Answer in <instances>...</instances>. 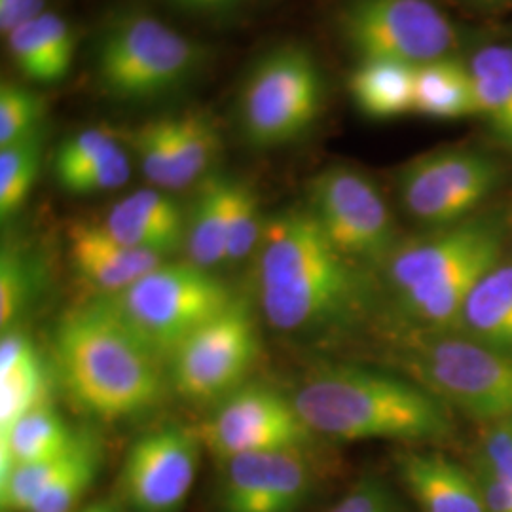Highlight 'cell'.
Returning <instances> with one entry per match:
<instances>
[{"mask_svg": "<svg viewBox=\"0 0 512 512\" xmlns=\"http://www.w3.org/2000/svg\"><path fill=\"white\" fill-rule=\"evenodd\" d=\"M8 52L25 78L54 84L71 73L76 38L65 19L46 12L8 35Z\"/></svg>", "mask_w": 512, "mask_h": 512, "instance_id": "20", "label": "cell"}, {"mask_svg": "<svg viewBox=\"0 0 512 512\" xmlns=\"http://www.w3.org/2000/svg\"><path fill=\"white\" fill-rule=\"evenodd\" d=\"M74 272L103 296L126 291L164 264V256L139 251L112 238L103 224L74 222L67 230Z\"/></svg>", "mask_w": 512, "mask_h": 512, "instance_id": "16", "label": "cell"}, {"mask_svg": "<svg viewBox=\"0 0 512 512\" xmlns=\"http://www.w3.org/2000/svg\"><path fill=\"white\" fill-rule=\"evenodd\" d=\"M505 184V165L478 147L437 148L404 164L397 194L406 215L427 230L454 226L490 209Z\"/></svg>", "mask_w": 512, "mask_h": 512, "instance_id": "9", "label": "cell"}, {"mask_svg": "<svg viewBox=\"0 0 512 512\" xmlns=\"http://www.w3.org/2000/svg\"><path fill=\"white\" fill-rule=\"evenodd\" d=\"M55 353L74 403L92 416L124 420L164 397V359L135 334L107 296L59 321Z\"/></svg>", "mask_w": 512, "mask_h": 512, "instance_id": "4", "label": "cell"}, {"mask_svg": "<svg viewBox=\"0 0 512 512\" xmlns=\"http://www.w3.org/2000/svg\"><path fill=\"white\" fill-rule=\"evenodd\" d=\"M200 435L222 463L243 454L308 450L317 439L296 412L293 399L258 385L232 393Z\"/></svg>", "mask_w": 512, "mask_h": 512, "instance_id": "13", "label": "cell"}, {"mask_svg": "<svg viewBox=\"0 0 512 512\" xmlns=\"http://www.w3.org/2000/svg\"><path fill=\"white\" fill-rule=\"evenodd\" d=\"M207 48L145 12H118L95 44V74L103 92L148 101L179 92L202 73Z\"/></svg>", "mask_w": 512, "mask_h": 512, "instance_id": "6", "label": "cell"}, {"mask_svg": "<svg viewBox=\"0 0 512 512\" xmlns=\"http://www.w3.org/2000/svg\"><path fill=\"white\" fill-rule=\"evenodd\" d=\"M509 224H511V236H512V207L509 209Z\"/></svg>", "mask_w": 512, "mask_h": 512, "instance_id": "41", "label": "cell"}, {"mask_svg": "<svg viewBox=\"0 0 512 512\" xmlns=\"http://www.w3.org/2000/svg\"><path fill=\"white\" fill-rule=\"evenodd\" d=\"M329 512H404V509L382 478L365 476Z\"/></svg>", "mask_w": 512, "mask_h": 512, "instance_id": "36", "label": "cell"}, {"mask_svg": "<svg viewBox=\"0 0 512 512\" xmlns=\"http://www.w3.org/2000/svg\"><path fill=\"white\" fill-rule=\"evenodd\" d=\"M397 471L421 512H488L469 465L439 452H404Z\"/></svg>", "mask_w": 512, "mask_h": 512, "instance_id": "18", "label": "cell"}, {"mask_svg": "<svg viewBox=\"0 0 512 512\" xmlns=\"http://www.w3.org/2000/svg\"><path fill=\"white\" fill-rule=\"evenodd\" d=\"M179 10L202 18H228L245 10L253 0H167Z\"/></svg>", "mask_w": 512, "mask_h": 512, "instance_id": "38", "label": "cell"}, {"mask_svg": "<svg viewBox=\"0 0 512 512\" xmlns=\"http://www.w3.org/2000/svg\"><path fill=\"white\" fill-rule=\"evenodd\" d=\"M315 437L442 442L456 433L454 412L399 372L361 365H323L293 397Z\"/></svg>", "mask_w": 512, "mask_h": 512, "instance_id": "3", "label": "cell"}, {"mask_svg": "<svg viewBox=\"0 0 512 512\" xmlns=\"http://www.w3.org/2000/svg\"><path fill=\"white\" fill-rule=\"evenodd\" d=\"M99 442L78 433L71 458L54 482L38 495L29 512H73L76 503L92 488L99 473Z\"/></svg>", "mask_w": 512, "mask_h": 512, "instance_id": "28", "label": "cell"}, {"mask_svg": "<svg viewBox=\"0 0 512 512\" xmlns=\"http://www.w3.org/2000/svg\"><path fill=\"white\" fill-rule=\"evenodd\" d=\"M80 512H122L120 511V507H116L114 503H95L92 507H88V509H84V511Z\"/></svg>", "mask_w": 512, "mask_h": 512, "instance_id": "40", "label": "cell"}, {"mask_svg": "<svg viewBox=\"0 0 512 512\" xmlns=\"http://www.w3.org/2000/svg\"><path fill=\"white\" fill-rule=\"evenodd\" d=\"M135 334L165 363L173 351L236 298L209 270L160 264L126 291L107 296Z\"/></svg>", "mask_w": 512, "mask_h": 512, "instance_id": "7", "label": "cell"}, {"mask_svg": "<svg viewBox=\"0 0 512 512\" xmlns=\"http://www.w3.org/2000/svg\"><path fill=\"white\" fill-rule=\"evenodd\" d=\"M122 147L120 137L105 128H88L67 137L55 152V179L61 188L69 190L82 175L95 165L105 162Z\"/></svg>", "mask_w": 512, "mask_h": 512, "instance_id": "30", "label": "cell"}, {"mask_svg": "<svg viewBox=\"0 0 512 512\" xmlns=\"http://www.w3.org/2000/svg\"><path fill=\"white\" fill-rule=\"evenodd\" d=\"M509 211L486 209L454 226L403 239L378 272L384 325L442 332L454 327L476 279L509 251Z\"/></svg>", "mask_w": 512, "mask_h": 512, "instance_id": "2", "label": "cell"}, {"mask_svg": "<svg viewBox=\"0 0 512 512\" xmlns=\"http://www.w3.org/2000/svg\"><path fill=\"white\" fill-rule=\"evenodd\" d=\"M313 488L308 450L243 454L224 461L219 512H298Z\"/></svg>", "mask_w": 512, "mask_h": 512, "instance_id": "15", "label": "cell"}, {"mask_svg": "<svg viewBox=\"0 0 512 512\" xmlns=\"http://www.w3.org/2000/svg\"><path fill=\"white\" fill-rule=\"evenodd\" d=\"M46 14V0H0V29L8 37Z\"/></svg>", "mask_w": 512, "mask_h": 512, "instance_id": "37", "label": "cell"}, {"mask_svg": "<svg viewBox=\"0 0 512 512\" xmlns=\"http://www.w3.org/2000/svg\"><path fill=\"white\" fill-rule=\"evenodd\" d=\"M385 357L452 412L482 425L512 418V355L454 330L384 325Z\"/></svg>", "mask_w": 512, "mask_h": 512, "instance_id": "5", "label": "cell"}, {"mask_svg": "<svg viewBox=\"0 0 512 512\" xmlns=\"http://www.w3.org/2000/svg\"><path fill=\"white\" fill-rule=\"evenodd\" d=\"M308 211L342 255L372 274L403 241L380 186L349 165H330L311 179Z\"/></svg>", "mask_w": 512, "mask_h": 512, "instance_id": "10", "label": "cell"}, {"mask_svg": "<svg viewBox=\"0 0 512 512\" xmlns=\"http://www.w3.org/2000/svg\"><path fill=\"white\" fill-rule=\"evenodd\" d=\"M46 372L37 349L18 365L0 372V435L38 404L46 403Z\"/></svg>", "mask_w": 512, "mask_h": 512, "instance_id": "29", "label": "cell"}, {"mask_svg": "<svg viewBox=\"0 0 512 512\" xmlns=\"http://www.w3.org/2000/svg\"><path fill=\"white\" fill-rule=\"evenodd\" d=\"M469 463L484 469L512 490V418L480 427Z\"/></svg>", "mask_w": 512, "mask_h": 512, "instance_id": "35", "label": "cell"}, {"mask_svg": "<svg viewBox=\"0 0 512 512\" xmlns=\"http://www.w3.org/2000/svg\"><path fill=\"white\" fill-rule=\"evenodd\" d=\"M260 353L255 317L245 300L234 298L169 357L171 380L188 401L232 395L253 370Z\"/></svg>", "mask_w": 512, "mask_h": 512, "instance_id": "12", "label": "cell"}, {"mask_svg": "<svg viewBox=\"0 0 512 512\" xmlns=\"http://www.w3.org/2000/svg\"><path fill=\"white\" fill-rule=\"evenodd\" d=\"M475 82L478 118L512 152V42H492L467 57Z\"/></svg>", "mask_w": 512, "mask_h": 512, "instance_id": "23", "label": "cell"}, {"mask_svg": "<svg viewBox=\"0 0 512 512\" xmlns=\"http://www.w3.org/2000/svg\"><path fill=\"white\" fill-rule=\"evenodd\" d=\"M44 128L19 139L8 147H0V215L2 220L14 217L27 202L44 154Z\"/></svg>", "mask_w": 512, "mask_h": 512, "instance_id": "27", "label": "cell"}, {"mask_svg": "<svg viewBox=\"0 0 512 512\" xmlns=\"http://www.w3.org/2000/svg\"><path fill=\"white\" fill-rule=\"evenodd\" d=\"M101 224L120 243L164 258L186 243L183 209L164 190L145 188L129 194L110 207Z\"/></svg>", "mask_w": 512, "mask_h": 512, "instance_id": "17", "label": "cell"}, {"mask_svg": "<svg viewBox=\"0 0 512 512\" xmlns=\"http://www.w3.org/2000/svg\"><path fill=\"white\" fill-rule=\"evenodd\" d=\"M76 433L52 404L42 403L0 435V484L12 471L40 459L54 458L73 446Z\"/></svg>", "mask_w": 512, "mask_h": 512, "instance_id": "24", "label": "cell"}, {"mask_svg": "<svg viewBox=\"0 0 512 512\" xmlns=\"http://www.w3.org/2000/svg\"><path fill=\"white\" fill-rule=\"evenodd\" d=\"M260 205L249 184L228 177V234L226 262H239L258 249L264 232Z\"/></svg>", "mask_w": 512, "mask_h": 512, "instance_id": "31", "label": "cell"}, {"mask_svg": "<svg viewBox=\"0 0 512 512\" xmlns=\"http://www.w3.org/2000/svg\"><path fill=\"white\" fill-rule=\"evenodd\" d=\"M258 302L279 332L348 330L380 304L378 275L342 255L308 207L264 224L256 256Z\"/></svg>", "mask_w": 512, "mask_h": 512, "instance_id": "1", "label": "cell"}, {"mask_svg": "<svg viewBox=\"0 0 512 512\" xmlns=\"http://www.w3.org/2000/svg\"><path fill=\"white\" fill-rule=\"evenodd\" d=\"M323 73L300 46H279L262 55L239 95V126L258 148L281 147L302 137L323 109Z\"/></svg>", "mask_w": 512, "mask_h": 512, "instance_id": "8", "label": "cell"}, {"mask_svg": "<svg viewBox=\"0 0 512 512\" xmlns=\"http://www.w3.org/2000/svg\"><path fill=\"white\" fill-rule=\"evenodd\" d=\"M414 114L437 122L478 118L475 82L467 57L446 55L416 67Z\"/></svg>", "mask_w": 512, "mask_h": 512, "instance_id": "21", "label": "cell"}, {"mask_svg": "<svg viewBox=\"0 0 512 512\" xmlns=\"http://www.w3.org/2000/svg\"><path fill=\"white\" fill-rule=\"evenodd\" d=\"M78 437V435H76ZM76 442V439H74ZM73 446L54 458L40 459L18 465L12 475L0 484V503L4 512H29L38 495L42 494L71 458Z\"/></svg>", "mask_w": 512, "mask_h": 512, "instance_id": "32", "label": "cell"}, {"mask_svg": "<svg viewBox=\"0 0 512 512\" xmlns=\"http://www.w3.org/2000/svg\"><path fill=\"white\" fill-rule=\"evenodd\" d=\"M228 234V177L209 175L203 179L190 217L186 219V249L190 262L211 270L226 262Z\"/></svg>", "mask_w": 512, "mask_h": 512, "instance_id": "26", "label": "cell"}, {"mask_svg": "<svg viewBox=\"0 0 512 512\" xmlns=\"http://www.w3.org/2000/svg\"><path fill=\"white\" fill-rule=\"evenodd\" d=\"M165 128L171 147L173 190H183L209 177L207 173L222 148L215 122L202 110H186L177 116H165Z\"/></svg>", "mask_w": 512, "mask_h": 512, "instance_id": "25", "label": "cell"}, {"mask_svg": "<svg viewBox=\"0 0 512 512\" xmlns=\"http://www.w3.org/2000/svg\"><path fill=\"white\" fill-rule=\"evenodd\" d=\"M202 435L165 425L135 440L124 459L120 490L133 512H181L202 454Z\"/></svg>", "mask_w": 512, "mask_h": 512, "instance_id": "14", "label": "cell"}, {"mask_svg": "<svg viewBox=\"0 0 512 512\" xmlns=\"http://www.w3.org/2000/svg\"><path fill=\"white\" fill-rule=\"evenodd\" d=\"M414 74L416 67L397 61L361 59L349 74L351 99L372 120L414 114Z\"/></svg>", "mask_w": 512, "mask_h": 512, "instance_id": "22", "label": "cell"}, {"mask_svg": "<svg viewBox=\"0 0 512 512\" xmlns=\"http://www.w3.org/2000/svg\"><path fill=\"white\" fill-rule=\"evenodd\" d=\"M338 25L357 59L410 67L458 54L459 31L435 0H348Z\"/></svg>", "mask_w": 512, "mask_h": 512, "instance_id": "11", "label": "cell"}, {"mask_svg": "<svg viewBox=\"0 0 512 512\" xmlns=\"http://www.w3.org/2000/svg\"><path fill=\"white\" fill-rule=\"evenodd\" d=\"M46 99L16 82L0 86V147H8L42 128Z\"/></svg>", "mask_w": 512, "mask_h": 512, "instance_id": "34", "label": "cell"}, {"mask_svg": "<svg viewBox=\"0 0 512 512\" xmlns=\"http://www.w3.org/2000/svg\"><path fill=\"white\" fill-rule=\"evenodd\" d=\"M450 330L512 355L511 251L476 279Z\"/></svg>", "mask_w": 512, "mask_h": 512, "instance_id": "19", "label": "cell"}, {"mask_svg": "<svg viewBox=\"0 0 512 512\" xmlns=\"http://www.w3.org/2000/svg\"><path fill=\"white\" fill-rule=\"evenodd\" d=\"M38 291V264L35 258L4 249L0 256V325L10 327L29 308Z\"/></svg>", "mask_w": 512, "mask_h": 512, "instance_id": "33", "label": "cell"}, {"mask_svg": "<svg viewBox=\"0 0 512 512\" xmlns=\"http://www.w3.org/2000/svg\"><path fill=\"white\" fill-rule=\"evenodd\" d=\"M465 2L473 4L476 8H497V6L507 4L509 0H465Z\"/></svg>", "mask_w": 512, "mask_h": 512, "instance_id": "39", "label": "cell"}]
</instances>
